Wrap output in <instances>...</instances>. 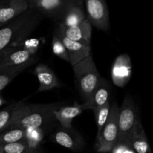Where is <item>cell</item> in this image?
I'll use <instances>...</instances> for the list:
<instances>
[{"label": "cell", "mask_w": 153, "mask_h": 153, "mask_svg": "<svg viewBox=\"0 0 153 153\" xmlns=\"http://www.w3.org/2000/svg\"><path fill=\"white\" fill-rule=\"evenodd\" d=\"M53 139L58 144L72 150H77L82 147V138L72 131V128H63L58 130L54 134Z\"/></svg>", "instance_id": "17"}, {"label": "cell", "mask_w": 153, "mask_h": 153, "mask_svg": "<svg viewBox=\"0 0 153 153\" xmlns=\"http://www.w3.org/2000/svg\"><path fill=\"white\" fill-rule=\"evenodd\" d=\"M110 110L111 104L110 102H108L107 104L102 106L101 108H99L93 111L94 113V116L96 117V122H97V138H98V137L100 136L102 129L103 126H105L108 118Z\"/></svg>", "instance_id": "21"}, {"label": "cell", "mask_w": 153, "mask_h": 153, "mask_svg": "<svg viewBox=\"0 0 153 153\" xmlns=\"http://www.w3.org/2000/svg\"><path fill=\"white\" fill-rule=\"evenodd\" d=\"M77 0H38L31 7L38 10L43 16L59 21L64 12Z\"/></svg>", "instance_id": "8"}, {"label": "cell", "mask_w": 153, "mask_h": 153, "mask_svg": "<svg viewBox=\"0 0 153 153\" xmlns=\"http://www.w3.org/2000/svg\"><path fill=\"white\" fill-rule=\"evenodd\" d=\"M55 34L60 37L64 43L68 54L70 64L72 67L91 55V45H85L70 40L58 30H56Z\"/></svg>", "instance_id": "12"}, {"label": "cell", "mask_w": 153, "mask_h": 153, "mask_svg": "<svg viewBox=\"0 0 153 153\" xmlns=\"http://www.w3.org/2000/svg\"><path fill=\"white\" fill-rule=\"evenodd\" d=\"M118 114L119 107L116 102L111 105L110 113L105 124L102 129L98 138H97L96 149L97 152L105 153L111 152L112 148L118 140Z\"/></svg>", "instance_id": "4"}, {"label": "cell", "mask_w": 153, "mask_h": 153, "mask_svg": "<svg viewBox=\"0 0 153 153\" xmlns=\"http://www.w3.org/2000/svg\"><path fill=\"white\" fill-rule=\"evenodd\" d=\"M84 2L87 18L91 25L102 31H108L110 23L106 0H84Z\"/></svg>", "instance_id": "7"}, {"label": "cell", "mask_w": 153, "mask_h": 153, "mask_svg": "<svg viewBox=\"0 0 153 153\" xmlns=\"http://www.w3.org/2000/svg\"><path fill=\"white\" fill-rule=\"evenodd\" d=\"M24 140H25V128L16 127L0 133V145L16 143Z\"/></svg>", "instance_id": "19"}, {"label": "cell", "mask_w": 153, "mask_h": 153, "mask_svg": "<svg viewBox=\"0 0 153 153\" xmlns=\"http://www.w3.org/2000/svg\"><path fill=\"white\" fill-rule=\"evenodd\" d=\"M23 70L22 69H16V70H4L0 72V93L19 73Z\"/></svg>", "instance_id": "25"}, {"label": "cell", "mask_w": 153, "mask_h": 153, "mask_svg": "<svg viewBox=\"0 0 153 153\" xmlns=\"http://www.w3.org/2000/svg\"><path fill=\"white\" fill-rule=\"evenodd\" d=\"M34 73L39 82L37 92L49 91L61 86L55 73L45 64H39L34 70Z\"/></svg>", "instance_id": "14"}, {"label": "cell", "mask_w": 153, "mask_h": 153, "mask_svg": "<svg viewBox=\"0 0 153 153\" xmlns=\"http://www.w3.org/2000/svg\"><path fill=\"white\" fill-rule=\"evenodd\" d=\"M60 107H61L60 103L29 105L25 104L23 102H19L10 128L16 127L25 129L41 128L52 116L54 117V111Z\"/></svg>", "instance_id": "2"}, {"label": "cell", "mask_w": 153, "mask_h": 153, "mask_svg": "<svg viewBox=\"0 0 153 153\" xmlns=\"http://www.w3.org/2000/svg\"><path fill=\"white\" fill-rule=\"evenodd\" d=\"M17 103H13L10 105L0 111V133L10 128L12 121L14 117Z\"/></svg>", "instance_id": "20"}, {"label": "cell", "mask_w": 153, "mask_h": 153, "mask_svg": "<svg viewBox=\"0 0 153 153\" xmlns=\"http://www.w3.org/2000/svg\"><path fill=\"white\" fill-rule=\"evenodd\" d=\"M111 153H135L130 146L129 143L124 141H117L112 148Z\"/></svg>", "instance_id": "26"}, {"label": "cell", "mask_w": 153, "mask_h": 153, "mask_svg": "<svg viewBox=\"0 0 153 153\" xmlns=\"http://www.w3.org/2000/svg\"><path fill=\"white\" fill-rule=\"evenodd\" d=\"M43 139V131L41 128H25V140L29 145L30 148L36 149V146Z\"/></svg>", "instance_id": "23"}, {"label": "cell", "mask_w": 153, "mask_h": 153, "mask_svg": "<svg viewBox=\"0 0 153 153\" xmlns=\"http://www.w3.org/2000/svg\"><path fill=\"white\" fill-rule=\"evenodd\" d=\"M32 150L25 140L13 143L0 145V153H26Z\"/></svg>", "instance_id": "22"}, {"label": "cell", "mask_w": 153, "mask_h": 153, "mask_svg": "<svg viewBox=\"0 0 153 153\" xmlns=\"http://www.w3.org/2000/svg\"><path fill=\"white\" fill-rule=\"evenodd\" d=\"M52 52L56 56L59 57L61 59L67 61L70 63V59H69L68 54H67V49L64 46V43L61 41L60 37L57 35L56 34H54L53 37H52Z\"/></svg>", "instance_id": "24"}, {"label": "cell", "mask_w": 153, "mask_h": 153, "mask_svg": "<svg viewBox=\"0 0 153 153\" xmlns=\"http://www.w3.org/2000/svg\"><path fill=\"white\" fill-rule=\"evenodd\" d=\"M76 76V85L84 101L83 110L91 109L92 95L98 85L100 77L92 55L73 66Z\"/></svg>", "instance_id": "3"}, {"label": "cell", "mask_w": 153, "mask_h": 153, "mask_svg": "<svg viewBox=\"0 0 153 153\" xmlns=\"http://www.w3.org/2000/svg\"><path fill=\"white\" fill-rule=\"evenodd\" d=\"M6 102H6V100H4V99L3 98L2 96H1V93H0V107H1V106H2L4 104H5Z\"/></svg>", "instance_id": "27"}, {"label": "cell", "mask_w": 153, "mask_h": 153, "mask_svg": "<svg viewBox=\"0 0 153 153\" xmlns=\"http://www.w3.org/2000/svg\"><path fill=\"white\" fill-rule=\"evenodd\" d=\"M37 61V58L22 46L12 48L0 58V72L4 70L22 69L32 65Z\"/></svg>", "instance_id": "6"}, {"label": "cell", "mask_w": 153, "mask_h": 153, "mask_svg": "<svg viewBox=\"0 0 153 153\" xmlns=\"http://www.w3.org/2000/svg\"><path fill=\"white\" fill-rule=\"evenodd\" d=\"M27 1H28V4H29V6H30V7H31V6H32L33 4H34V3H35V2H37V1H38V0H27Z\"/></svg>", "instance_id": "28"}, {"label": "cell", "mask_w": 153, "mask_h": 153, "mask_svg": "<svg viewBox=\"0 0 153 153\" xmlns=\"http://www.w3.org/2000/svg\"><path fill=\"white\" fill-rule=\"evenodd\" d=\"M29 8L27 0H0V28Z\"/></svg>", "instance_id": "9"}, {"label": "cell", "mask_w": 153, "mask_h": 153, "mask_svg": "<svg viewBox=\"0 0 153 153\" xmlns=\"http://www.w3.org/2000/svg\"><path fill=\"white\" fill-rule=\"evenodd\" d=\"M82 105L75 102L73 105L61 106L54 111V117L64 128H72L73 119L82 113Z\"/></svg>", "instance_id": "15"}, {"label": "cell", "mask_w": 153, "mask_h": 153, "mask_svg": "<svg viewBox=\"0 0 153 153\" xmlns=\"http://www.w3.org/2000/svg\"><path fill=\"white\" fill-rule=\"evenodd\" d=\"M131 76V62L127 54L119 55L115 60L111 69L112 82L116 86L123 88Z\"/></svg>", "instance_id": "10"}, {"label": "cell", "mask_w": 153, "mask_h": 153, "mask_svg": "<svg viewBox=\"0 0 153 153\" xmlns=\"http://www.w3.org/2000/svg\"><path fill=\"white\" fill-rule=\"evenodd\" d=\"M43 16L30 7L19 16L0 28V58L12 48L22 46V41L36 29Z\"/></svg>", "instance_id": "1"}, {"label": "cell", "mask_w": 153, "mask_h": 153, "mask_svg": "<svg viewBox=\"0 0 153 153\" xmlns=\"http://www.w3.org/2000/svg\"><path fill=\"white\" fill-rule=\"evenodd\" d=\"M108 102H109V88L107 82L101 78L92 95L91 109L94 111L105 105Z\"/></svg>", "instance_id": "18"}, {"label": "cell", "mask_w": 153, "mask_h": 153, "mask_svg": "<svg viewBox=\"0 0 153 153\" xmlns=\"http://www.w3.org/2000/svg\"><path fill=\"white\" fill-rule=\"evenodd\" d=\"M139 118L134 101L130 96L127 95L124 99L122 105L119 108L118 114V128L119 136L117 141L129 143L134 126Z\"/></svg>", "instance_id": "5"}, {"label": "cell", "mask_w": 153, "mask_h": 153, "mask_svg": "<svg viewBox=\"0 0 153 153\" xmlns=\"http://www.w3.org/2000/svg\"><path fill=\"white\" fill-rule=\"evenodd\" d=\"M57 30L61 31L70 40L85 45H91L92 25L88 19L79 25L70 27H66L58 22Z\"/></svg>", "instance_id": "11"}, {"label": "cell", "mask_w": 153, "mask_h": 153, "mask_svg": "<svg viewBox=\"0 0 153 153\" xmlns=\"http://www.w3.org/2000/svg\"><path fill=\"white\" fill-rule=\"evenodd\" d=\"M86 19L88 18L84 0H77L67 8L58 22L66 27H70L79 25Z\"/></svg>", "instance_id": "13"}, {"label": "cell", "mask_w": 153, "mask_h": 153, "mask_svg": "<svg viewBox=\"0 0 153 153\" xmlns=\"http://www.w3.org/2000/svg\"><path fill=\"white\" fill-rule=\"evenodd\" d=\"M26 153H40V152H39L38 151H37L36 149H32V150L29 151V152H28Z\"/></svg>", "instance_id": "29"}, {"label": "cell", "mask_w": 153, "mask_h": 153, "mask_svg": "<svg viewBox=\"0 0 153 153\" xmlns=\"http://www.w3.org/2000/svg\"><path fill=\"white\" fill-rule=\"evenodd\" d=\"M129 144L135 153H152L140 120L136 123L130 137Z\"/></svg>", "instance_id": "16"}]
</instances>
